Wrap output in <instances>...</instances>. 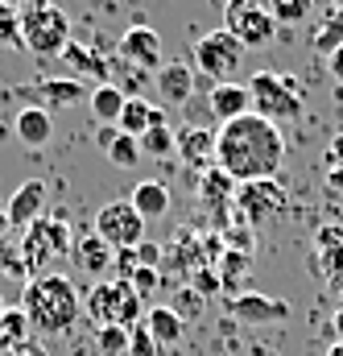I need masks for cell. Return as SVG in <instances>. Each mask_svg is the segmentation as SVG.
Listing matches in <instances>:
<instances>
[{
	"instance_id": "6da1fadb",
	"label": "cell",
	"mask_w": 343,
	"mask_h": 356,
	"mask_svg": "<svg viewBox=\"0 0 343 356\" xmlns=\"http://www.w3.org/2000/svg\"><path fill=\"white\" fill-rule=\"evenodd\" d=\"M285 162V137L273 120H265L257 112L232 120V124H219L215 133V166L232 178L236 186L240 182H260V178H277Z\"/></svg>"
},
{
	"instance_id": "7a4b0ae2",
	"label": "cell",
	"mask_w": 343,
	"mask_h": 356,
	"mask_svg": "<svg viewBox=\"0 0 343 356\" xmlns=\"http://www.w3.org/2000/svg\"><path fill=\"white\" fill-rule=\"evenodd\" d=\"M21 311L29 315V327L37 336H67L79 323V315H83V298H79L71 277L37 273L21 290Z\"/></svg>"
},
{
	"instance_id": "3957f363",
	"label": "cell",
	"mask_w": 343,
	"mask_h": 356,
	"mask_svg": "<svg viewBox=\"0 0 343 356\" xmlns=\"http://www.w3.org/2000/svg\"><path fill=\"white\" fill-rule=\"evenodd\" d=\"M21 46L37 58H54L71 46V17L54 0H29L21 8Z\"/></svg>"
},
{
	"instance_id": "277c9868",
	"label": "cell",
	"mask_w": 343,
	"mask_h": 356,
	"mask_svg": "<svg viewBox=\"0 0 343 356\" xmlns=\"http://www.w3.org/2000/svg\"><path fill=\"white\" fill-rule=\"evenodd\" d=\"M83 315L95 327H137L145 323V302L137 298V290L128 282H95L83 298Z\"/></svg>"
},
{
	"instance_id": "5b68a950",
	"label": "cell",
	"mask_w": 343,
	"mask_h": 356,
	"mask_svg": "<svg viewBox=\"0 0 343 356\" xmlns=\"http://www.w3.org/2000/svg\"><path fill=\"white\" fill-rule=\"evenodd\" d=\"M249 95H253V112L273 120V124L298 120L306 108V88L285 71H257L249 79Z\"/></svg>"
},
{
	"instance_id": "8992f818",
	"label": "cell",
	"mask_w": 343,
	"mask_h": 356,
	"mask_svg": "<svg viewBox=\"0 0 343 356\" xmlns=\"http://www.w3.org/2000/svg\"><path fill=\"white\" fill-rule=\"evenodd\" d=\"M71 224L62 216H37L29 228H25V241H21V261H25V273L37 277V269H46L54 257L71 253Z\"/></svg>"
},
{
	"instance_id": "52a82bcc",
	"label": "cell",
	"mask_w": 343,
	"mask_h": 356,
	"mask_svg": "<svg viewBox=\"0 0 343 356\" xmlns=\"http://www.w3.org/2000/svg\"><path fill=\"white\" fill-rule=\"evenodd\" d=\"M244 46L228 33V29H211L194 42V71L211 75V83H232V75L244 63Z\"/></svg>"
},
{
	"instance_id": "ba28073f",
	"label": "cell",
	"mask_w": 343,
	"mask_h": 356,
	"mask_svg": "<svg viewBox=\"0 0 343 356\" xmlns=\"http://www.w3.org/2000/svg\"><path fill=\"white\" fill-rule=\"evenodd\" d=\"M224 29L244 50H260V46L273 42L277 21H273V13L265 4H257V0H224Z\"/></svg>"
},
{
	"instance_id": "9c48e42d",
	"label": "cell",
	"mask_w": 343,
	"mask_h": 356,
	"mask_svg": "<svg viewBox=\"0 0 343 356\" xmlns=\"http://www.w3.org/2000/svg\"><path fill=\"white\" fill-rule=\"evenodd\" d=\"M91 91L79 79H37V83H17V88H4V99H17L25 108H42V112H62V108H75L83 104Z\"/></svg>"
},
{
	"instance_id": "30bf717a",
	"label": "cell",
	"mask_w": 343,
	"mask_h": 356,
	"mask_svg": "<svg viewBox=\"0 0 343 356\" xmlns=\"http://www.w3.org/2000/svg\"><path fill=\"white\" fill-rule=\"evenodd\" d=\"M95 236L103 245H112L116 253L120 249H137L145 241V220L137 216V207L128 199H112L95 211Z\"/></svg>"
},
{
	"instance_id": "8fae6325",
	"label": "cell",
	"mask_w": 343,
	"mask_h": 356,
	"mask_svg": "<svg viewBox=\"0 0 343 356\" xmlns=\"http://www.w3.org/2000/svg\"><path fill=\"white\" fill-rule=\"evenodd\" d=\"M285 211V191L277 178H260V182H240L236 186V216L257 228V224H269Z\"/></svg>"
},
{
	"instance_id": "7c38bea8",
	"label": "cell",
	"mask_w": 343,
	"mask_h": 356,
	"mask_svg": "<svg viewBox=\"0 0 343 356\" xmlns=\"http://www.w3.org/2000/svg\"><path fill=\"white\" fill-rule=\"evenodd\" d=\"M228 315L236 323H249V327H257V323H285L290 319V302L285 298H269V294H253V290H236L228 298Z\"/></svg>"
},
{
	"instance_id": "4fadbf2b",
	"label": "cell",
	"mask_w": 343,
	"mask_h": 356,
	"mask_svg": "<svg viewBox=\"0 0 343 356\" xmlns=\"http://www.w3.org/2000/svg\"><path fill=\"white\" fill-rule=\"evenodd\" d=\"M120 58L128 63V67H141V71H162V38H158V29H149V25H133V29H124V38H120Z\"/></svg>"
},
{
	"instance_id": "5bb4252c",
	"label": "cell",
	"mask_w": 343,
	"mask_h": 356,
	"mask_svg": "<svg viewBox=\"0 0 343 356\" xmlns=\"http://www.w3.org/2000/svg\"><path fill=\"white\" fill-rule=\"evenodd\" d=\"M207 112L219 120V124H232V120H240V116H249L253 112V95H249V83H211L207 91Z\"/></svg>"
},
{
	"instance_id": "9a60e30c",
	"label": "cell",
	"mask_w": 343,
	"mask_h": 356,
	"mask_svg": "<svg viewBox=\"0 0 343 356\" xmlns=\"http://www.w3.org/2000/svg\"><path fill=\"white\" fill-rule=\"evenodd\" d=\"M37 216H46V182H42V178H29V182H21V186L12 191V199H8V207H4V224L29 228Z\"/></svg>"
},
{
	"instance_id": "2e32d148",
	"label": "cell",
	"mask_w": 343,
	"mask_h": 356,
	"mask_svg": "<svg viewBox=\"0 0 343 356\" xmlns=\"http://www.w3.org/2000/svg\"><path fill=\"white\" fill-rule=\"evenodd\" d=\"M174 141H178L174 154H182V162H186L190 170H211V166H215V133H211V129L190 124V129H178Z\"/></svg>"
},
{
	"instance_id": "e0dca14e",
	"label": "cell",
	"mask_w": 343,
	"mask_h": 356,
	"mask_svg": "<svg viewBox=\"0 0 343 356\" xmlns=\"http://www.w3.org/2000/svg\"><path fill=\"white\" fill-rule=\"evenodd\" d=\"M199 203L207 211H219V224L228 228V207H236V182L224 175L219 166L203 170V178H199Z\"/></svg>"
},
{
	"instance_id": "ac0fdd59",
	"label": "cell",
	"mask_w": 343,
	"mask_h": 356,
	"mask_svg": "<svg viewBox=\"0 0 343 356\" xmlns=\"http://www.w3.org/2000/svg\"><path fill=\"white\" fill-rule=\"evenodd\" d=\"M158 124H166V112L162 108H153L149 99H141V95H128L124 99V112H120V133H128V137H145L149 129H158Z\"/></svg>"
},
{
	"instance_id": "d6986e66",
	"label": "cell",
	"mask_w": 343,
	"mask_h": 356,
	"mask_svg": "<svg viewBox=\"0 0 343 356\" xmlns=\"http://www.w3.org/2000/svg\"><path fill=\"white\" fill-rule=\"evenodd\" d=\"M153 83H158V95L166 104H186L194 95V67H186V63H162V71L153 75Z\"/></svg>"
},
{
	"instance_id": "ffe728a7",
	"label": "cell",
	"mask_w": 343,
	"mask_h": 356,
	"mask_svg": "<svg viewBox=\"0 0 343 356\" xmlns=\"http://www.w3.org/2000/svg\"><path fill=\"white\" fill-rule=\"evenodd\" d=\"M75 261H79V269H83V273L99 277L103 269L116 266V249H112V245H103L95 232H87V236H79V241H75Z\"/></svg>"
},
{
	"instance_id": "44dd1931",
	"label": "cell",
	"mask_w": 343,
	"mask_h": 356,
	"mask_svg": "<svg viewBox=\"0 0 343 356\" xmlns=\"http://www.w3.org/2000/svg\"><path fill=\"white\" fill-rule=\"evenodd\" d=\"M128 203L137 207V216L149 224V220H162L166 211H170V191H166V182H137V191L128 195Z\"/></svg>"
},
{
	"instance_id": "7402d4cb",
	"label": "cell",
	"mask_w": 343,
	"mask_h": 356,
	"mask_svg": "<svg viewBox=\"0 0 343 356\" xmlns=\"http://www.w3.org/2000/svg\"><path fill=\"white\" fill-rule=\"evenodd\" d=\"M145 327H149V336L158 340V348H170V344H182V336H186V323L174 315V307H149L145 311Z\"/></svg>"
},
{
	"instance_id": "603a6c76",
	"label": "cell",
	"mask_w": 343,
	"mask_h": 356,
	"mask_svg": "<svg viewBox=\"0 0 343 356\" xmlns=\"http://www.w3.org/2000/svg\"><path fill=\"white\" fill-rule=\"evenodd\" d=\"M12 129H17V137H21L25 145H33V149L54 137V120H50V112H42V108H21L17 120H12Z\"/></svg>"
},
{
	"instance_id": "cb8c5ba5",
	"label": "cell",
	"mask_w": 343,
	"mask_h": 356,
	"mask_svg": "<svg viewBox=\"0 0 343 356\" xmlns=\"http://www.w3.org/2000/svg\"><path fill=\"white\" fill-rule=\"evenodd\" d=\"M124 99H128V95L116 88V83H99V88H91V95H87V108H91V116H95L99 124H120Z\"/></svg>"
},
{
	"instance_id": "d4e9b609",
	"label": "cell",
	"mask_w": 343,
	"mask_h": 356,
	"mask_svg": "<svg viewBox=\"0 0 343 356\" xmlns=\"http://www.w3.org/2000/svg\"><path fill=\"white\" fill-rule=\"evenodd\" d=\"M62 58H67V67H71V71H79V75H87V79H95V88H99V83H108V63H103L95 50L79 46L75 38H71V46L62 50Z\"/></svg>"
},
{
	"instance_id": "484cf974",
	"label": "cell",
	"mask_w": 343,
	"mask_h": 356,
	"mask_svg": "<svg viewBox=\"0 0 343 356\" xmlns=\"http://www.w3.org/2000/svg\"><path fill=\"white\" fill-rule=\"evenodd\" d=\"M25 340H33L29 315H25L21 307H8V311L0 315V353H8V348H17V344H25Z\"/></svg>"
},
{
	"instance_id": "4316f807",
	"label": "cell",
	"mask_w": 343,
	"mask_h": 356,
	"mask_svg": "<svg viewBox=\"0 0 343 356\" xmlns=\"http://www.w3.org/2000/svg\"><path fill=\"white\" fill-rule=\"evenodd\" d=\"M249 269H253V257H249V253H232V249H224V257L215 261V273H219L224 290H236V282H240Z\"/></svg>"
},
{
	"instance_id": "83f0119b",
	"label": "cell",
	"mask_w": 343,
	"mask_h": 356,
	"mask_svg": "<svg viewBox=\"0 0 343 356\" xmlns=\"http://www.w3.org/2000/svg\"><path fill=\"white\" fill-rule=\"evenodd\" d=\"M103 154H108V162H112V166L128 170V166H137V158H141V141H137V137H128V133H116V141H112Z\"/></svg>"
},
{
	"instance_id": "f1b7e54d",
	"label": "cell",
	"mask_w": 343,
	"mask_h": 356,
	"mask_svg": "<svg viewBox=\"0 0 343 356\" xmlns=\"http://www.w3.org/2000/svg\"><path fill=\"white\" fill-rule=\"evenodd\" d=\"M310 4L315 0H269V13L277 25H302L310 17Z\"/></svg>"
},
{
	"instance_id": "f546056e",
	"label": "cell",
	"mask_w": 343,
	"mask_h": 356,
	"mask_svg": "<svg viewBox=\"0 0 343 356\" xmlns=\"http://www.w3.org/2000/svg\"><path fill=\"white\" fill-rule=\"evenodd\" d=\"M174 129L170 124H158V129H149L145 137H141V154H149V158H170L174 154Z\"/></svg>"
},
{
	"instance_id": "4dcf8cb0",
	"label": "cell",
	"mask_w": 343,
	"mask_h": 356,
	"mask_svg": "<svg viewBox=\"0 0 343 356\" xmlns=\"http://www.w3.org/2000/svg\"><path fill=\"white\" fill-rule=\"evenodd\" d=\"M99 356H128V327H95Z\"/></svg>"
},
{
	"instance_id": "1f68e13d",
	"label": "cell",
	"mask_w": 343,
	"mask_h": 356,
	"mask_svg": "<svg viewBox=\"0 0 343 356\" xmlns=\"http://www.w3.org/2000/svg\"><path fill=\"white\" fill-rule=\"evenodd\" d=\"M0 46H21V8L0 0Z\"/></svg>"
},
{
	"instance_id": "d6a6232c",
	"label": "cell",
	"mask_w": 343,
	"mask_h": 356,
	"mask_svg": "<svg viewBox=\"0 0 343 356\" xmlns=\"http://www.w3.org/2000/svg\"><path fill=\"white\" fill-rule=\"evenodd\" d=\"M224 249H232V253H249L253 257V249H257V236H253V228L240 220V224H228L224 228Z\"/></svg>"
},
{
	"instance_id": "836d02e7",
	"label": "cell",
	"mask_w": 343,
	"mask_h": 356,
	"mask_svg": "<svg viewBox=\"0 0 343 356\" xmlns=\"http://www.w3.org/2000/svg\"><path fill=\"white\" fill-rule=\"evenodd\" d=\"M170 307H174V315H178L182 323H186V319H199V315H203L207 298H203V294H194V290L186 286V290H178V298H174Z\"/></svg>"
},
{
	"instance_id": "e575fe53",
	"label": "cell",
	"mask_w": 343,
	"mask_h": 356,
	"mask_svg": "<svg viewBox=\"0 0 343 356\" xmlns=\"http://www.w3.org/2000/svg\"><path fill=\"white\" fill-rule=\"evenodd\" d=\"M190 290L194 294H203V298H215L219 290H224V282H219V273H215V266H203L190 273Z\"/></svg>"
},
{
	"instance_id": "d590c367",
	"label": "cell",
	"mask_w": 343,
	"mask_h": 356,
	"mask_svg": "<svg viewBox=\"0 0 343 356\" xmlns=\"http://www.w3.org/2000/svg\"><path fill=\"white\" fill-rule=\"evenodd\" d=\"M340 46H343V21L331 13V21H327V25L319 29V38H315V50H327V54H335Z\"/></svg>"
},
{
	"instance_id": "8d00e7d4",
	"label": "cell",
	"mask_w": 343,
	"mask_h": 356,
	"mask_svg": "<svg viewBox=\"0 0 343 356\" xmlns=\"http://www.w3.org/2000/svg\"><path fill=\"white\" fill-rule=\"evenodd\" d=\"M128 286H133V290H137V298L145 302V298L162 286V269H141V266H137V269H133V277H128Z\"/></svg>"
},
{
	"instance_id": "74e56055",
	"label": "cell",
	"mask_w": 343,
	"mask_h": 356,
	"mask_svg": "<svg viewBox=\"0 0 343 356\" xmlns=\"http://www.w3.org/2000/svg\"><path fill=\"white\" fill-rule=\"evenodd\" d=\"M128 356H158V340L149 336L145 323H137V327L128 332Z\"/></svg>"
},
{
	"instance_id": "f35d334b",
	"label": "cell",
	"mask_w": 343,
	"mask_h": 356,
	"mask_svg": "<svg viewBox=\"0 0 343 356\" xmlns=\"http://www.w3.org/2000/svg\"><path fill=\"white\" fill-rule=\"evenodd\" d=\"M133 253H137V266L141 269H162V261H166V249H162L158 241H149V236H145Z\"/></svg>"
},
{
	"instance_id": "ab89813d",
	"label": "cell",
	"mask_w": 343,
	"mask_h": 356,
	"mask_svg": "<svg viewBox=\"0 0 343 356\" xmlns=\"http://www.w3.org/2000/svg\"><path fill=\"white\" fill-rule=\"evenodd\" d=\"M0 356H46V348L37 340H25V344H17V348H8V353H0Z\"/></svg>"
},
{
	"instance_id": "60d3db41",
	"label": "cell",
	"mask_w": 343,
	"mask_h": 356,
	"mask_svg": "<svg viewBox=\"0 0 343 356\" xmlns=\"http://www.w3.org/2000/svg\"><path fill=\"white\" fill-rule=\"evenodd\" d=\"M327 191L331 195H343V170H327Z\"/></svg>"
},
{
	"instance_id": "b9f144b4",
	"label": "cell",
	"mask_w": 343,
	"mask_h": 356,
	"mask_svg": "<svg viewBox=\"0 0 343 356\" xmlns=\"http://www.w3.org/2000/svg\"><path fill=\"white\" fill-rule=\"evenodd\" d=\"M331 75H335V79L343 83V46L335 50V54H331Z\"/></svg>"
},
{
	"instance_id": "7bdbcfd3",
	"label": "cell",
	"mask_w": 343,
	"mask_h": 356,
	"mask_svg": "<svg viewBox=\"0 0 343 356\" xmlns=\"http://www.w3.org/2000/svg\"><path fill=\"white\" fill-rule=\"evenodd\" d=\"M331 327H335V336L343 340V302H340V311H335V319H331Z\"/></svg>"
},
{
	"instance_id": "ee69618b",
	"label": "cell",
	"mask_w": 343,
	"mask_h": 356,
	"mask_svg": "<svg viewBox=\"0 0 343 356\" xmlns=\"http://www.w3.org/2000/svg\"><path fill=\"white\" fill-rule=\"evenodd\" d=\"M327 356H343V340H335V344L327 348Z\"/></svg>"
},
{
	"instance_id": "f6af8a7d",
	"label": "cell",
	"mask_w": 343,
	"mask_h": 356,
	"mask_svg": "<svg viewBox=\"0 0 343 356\" xmlns=\"http://www.w3.org/2000/svg\"><path fill=\"white\" fill-rule=\"evenodd\" d=\"M335 17L343 21V0H335Z\"/></svg>"
},
{
	"instance_id": "bcb514c9",
	"label": "cell",
	"mask_w": 343,
	"mask_h": 356,
	"mask_svg": "<svg viewBox=\"0 0 343 356\" xmlns=\"http://www.w3.org/2000/svg\"><path fill=\"white\" fill-rule=\"evenodd\" d=\"M4 311H8V307H4V298H0V315H4Z\"/></svg>"
}]
</instances>
